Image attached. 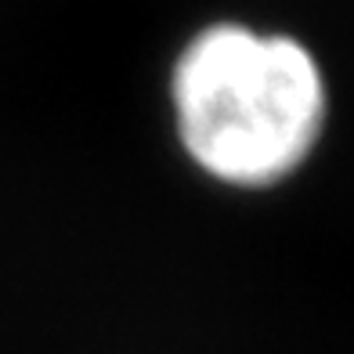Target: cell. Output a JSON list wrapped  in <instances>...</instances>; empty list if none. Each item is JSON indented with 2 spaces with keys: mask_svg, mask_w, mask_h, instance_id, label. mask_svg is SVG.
<instances>
[{
  "mask_svg": "<svg viewBox=\"0 0 354 354\" xmlns=\"http://www.w3.org/2000/svg\"><path fill=\"white\" fill-rule=\"evenodd\" d=\"M170 105L177 141L203 174L264 188L311 156L326 127V80L300 40L221 22L177 55Z\"/></svg>",
  "mask_w": 354,
  "mask_h": 354,
  "instance_id": "6da1fadb",
  "label": "cell"
}]
</instances>
